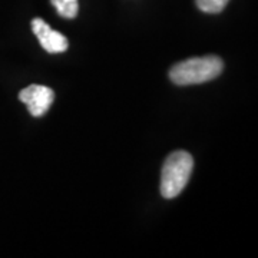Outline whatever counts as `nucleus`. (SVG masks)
I'll use <instances>...</instances> for the list:
<instances>
[{"label": "nucleus", "mask_w": 258, "mask_h": 258, "mask_svg": "<svg viewBox=\"0 0 258 258\" xmlns=\"http://www.w3.org/2000/svg\"><path fill=\"white\" fill-rule=\"evenodd\" d=\"M224 69L221 57L218 56H203L191 57L184 62L174 64L169 71V79L175 85L188 86L198 83L210 82L218 78Z\"/></svg>", "instance_id": "f257e3e1"}, {"label": "nucleus", "mask_w": 258, "mask_h": 258, "mask_svg": "<svg viewBox=\"0 0 258 258\" xmlns=\"http://www.w3.org/2000/svg\"><path fill=\"white\" fill-rule=\"evenodd\" d=\"M194 159L191 154L185 151H175L166 158L161 172V195L171 200L184 191L192 174Z\"/></svg>", "instance_id": "f03ea898"}, {"label": "nucleus", "mask_w": 258, "mask_h": 258, "mask_svg": "<svg viewBox=\"0 0 258 258\" xmlns=\"http://www.w3.org/2000/svg\"><path fill=\"white\" fill-rule=\"evenodd\" d=\"M19 99L28 106L32 116H42L50 108L52 102L55 99V93L47 86L30 85L20 91Z\"/></svg>", "instance_id": "7ed1b4c3"}, {"label": "nucleus", "mask_w": 258, "mask_h": 258, "mask_svg": "<svg viewBox=\"0 0 258 258\" xmlns=\"http://www.w3.org/2000/svg\"><path fill=\"white\" fill-rule=\"evenodd\" d=\"M32 30L36 35L39 43L47 53H62L69 47L68 39L62 33L53 30L43 19H33Z\"/></svg>", "instance_id": "20e7f679"}, {"label": "nucleus", "mask_w": 258, "mask_h": 258, "mask_svg": "<svg viewBox=\"0 0 258 258\" xmlns=\"http://www.w3.org/2000/svg\"><path fill=\"white\" fill-rule=\"evenodd\" d=\"M57 13L64 19H74L78 15L79 5L78 0H50Z\"/></svg>", "instance_id": "39448f33"}, {"label": "nucleus", "mask_w": 258, "mask_h": 258, "mask_svg": "<svg viewBox=\"0 0 258 258\" xmlns=\"http://www.w3.org/2000/svg\"><path fill=\"white\" fill-rule=\"evenodd\" d=\"M197 6L205 13H220L228 5L230 0H195Z\"/></svg>", "instance_id": "423d86ee"}]
</instances>
